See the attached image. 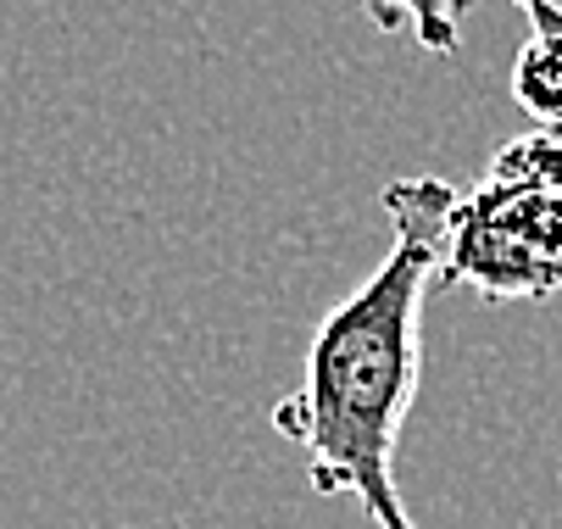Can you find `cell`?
<instances>
[{
	"label": "cell",
	"instance_id": "6da1fadb",
	"mask_svg": "<svg viewBox=\"0 0 562 529\" xmlns=\"http://www.w3.org/2000/svg\"><path fill=\"white\" fill-rule=\"evenodd\" d=\"M457 184L446 179H390V257L324 313L301 391L273 402V429L301 446L317 496H357L373 529H418L395 485V446L407 429L424 380V301L440 284L446 212Z\"/></svg>",
	"mask_w": 562,
	"mask_h": 529
},
{
	"label": "cell",
	"instance_id": "3957f363",
	"mask_svg": "<svg viewBox=\"0 0 562 529\" xmlns=\"http://www.w3.org/2000/svg\"><path fill=\"white\" fill-rule=\"evenodd\" d=\"M529 34L513 61V101L551 134H562V7L557 0H513Z\"/></svg>",
	"mask_w": 562,
	"mask_h": 529
},
{
	"label": "cell",
	"instance_id": "7a4b0ae2",
	"mask_svg": "<svg viewBox=\"0 0 562 529\" xmlns=\"http://www.w3.org/2000/svg\"><path fill=\"white\" fill-rule=\"evenodd\" d=\"M440 284L479 301H551L562 290V134L529 128L446 212Z\"/></svg>",
	"mask_w": 562,
	"mask_h": 529
},
{
	"label": "cell",
	"instance_id": "277c9868",
	"mask_svg": "<svg viewBox=\"0 0 562 529\" xmlns=\"http://www.w3.org/2000/svg\"><path fill=\"white\" fill-rule=\"evenodd\" d=\"M357 7L379 34H401L429 56H451L479 0H357Z\"/></svg>",
	"mask_w": 562,
	"mask_h": 529
}]
</instances>
